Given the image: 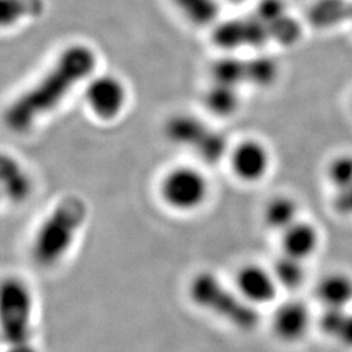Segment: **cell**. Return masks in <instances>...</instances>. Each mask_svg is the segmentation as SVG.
Returning a JSON list of instances; mask_svg holds the SVG:
<instances>
[{
    "mask_svg": "<svg viewBox=\"0 0 352 352\" xmlns=\"http://www.w3.org/2000/svg\"><path fill=\"white\" fill-rule=\"evenodd\" d=\"M230 162L234 174L245 183L263 180L272 164L270 153L258 140H244L231 151Z\"/></svg>",
    "mask_w": 352,
    "mask_h": 352,
    "instance_id": "8",
    "label": "cell"
},
{
    "mask_svg": "<svg viewBox=\"0 0 352 352\" xmlns=\"http://www.w3.org/2000/svg\"><path fill=\"white\" fill-rule=\"evenodd\" d=\"M349 311L350 309L324 308L322 314L318 317V329L321 333L331 340H337Z\"/></svg>",
    "mask_w": 352,
    "mask_h": 352,
    "instance_id": "21",
    "label": "cell"
},
{
    "mask_svg": "<svg viewBox=\"0 0 352 352\" xmlns=\"http://www.w3.org/2000/svg\"><path fill=\"white\" fill-rule=\"evenodd\" d=\"M337 342L349 350H352V311L347 312L344 324L340 329V336L337 337Z\"/></svg>",
    "mask_w": 352,
    "mask_h": 352,
    "instance_id": "23",
    "label": "cell"
},
{
    "mask_svg": "<svg viewBox=\"0 0 352 352\" xmlns=\"http://www.w3.org/2000/svg\"><path fill=\"white\" fill-rule=\"evenodd\" d=\"M176 12L189 25L208 28L219 23L221 1L219 0H171Z\"/></svg>",
    "mask_w": 352,
    "mask_h": 352,
    "instance_id": "14",
    "label": "cell"
},
{
    "mask_svg": "<svg viewBox=\"0 0 352 352\" xmlns=\"http://www.w3.org/2000/svg\"><path fill=\"white\" fill-rule=\"evenodd\" d=\"M232 1H243V0H232Z\"/></svg>",
    "mask_w": 352,
    "mask_h": 352,
    "instance_id": "25",
    "label": "cell"
},
{
    "mask_svg": "<svg viewBox=\"0 0 352 352\" xmlns=\"http://www.w3.org/2000/svg\"><path fill=\"white\" fill-rule=\"evenodd\" d=\"M316 298L324 308L349 309L352 302V277L344 272H331L316 285Z\"/></svg>",
    "mask_w": 352,
    "mask_h": 352,
    "instance_id": "11",
    "label": "cell"
},
{
    "mask_svg": "<svg viewBox=\"0 0 352 352\" xmlns=\"http://www.w3.org/2000/svg\"><path fill=\"white\" fill-rule=\"evenodd\" d=\"M320 245V232L317 227L309 222L298 221L282 232L283 254L305 261L315 254Z\"/></svg>",
    "mask_w": 352,
    "mask_h": 352,
    "instance_id": "12",
    "label": "cell"
},
{
    "mask_svg": "<svg viewBox=\"0 0 352 352\" xmlns=\"http://www.w3.org/2000/svg\"><path fill=\"white\" fill-rule=\"evenodd\" d=\"M189 296L196 305L240 331H252L261 321L257 307L243 299L236 289L226 287L213 273L196 274L189 283Z\"/></svg>",
    "mask_w": 352,
    "mask_h": 352,
    "instance_id": "3",
    "label": "cell"
},
{
    "mask_svg": "<svg viewBox=\"0 0 352 352\" xmlns=\"http://www.w3.org/2000/svg\"><path fill=\"white\" fill-rule=\"evenodd\" d=\"M272 273L276 278L278 286L286 289H299L307 278L304 261L287 254H282L278 258L274 263Z\"/></svg>",
    "mask_w": 352,
    "mask_h": 352,
    "instance_id": "17",
    "label": "cell"
},
{
    "mask_svg": "<svg viewBox=\"0 0 352 352\" xmlns=\"http://www.w3.org/2000/svg\"><path fill=\"white\" fill-rule=\"evenodd\" d=\"M164 136L177 146L193 151L208 164H219L228 151L226 138L219 131L190 113H176L168 118Z\"/></svg>",
    "mask_w": 352,
    "mask_h": 352,
    "instance_id": "4",
    "label": "cell"
},
{
    "mask_svg": "<svg viewBox=\"0 0 352 352\" xmlns=\"http://www.w3.org/2000/svg\"><path fill=\"white\" fill-rule=\"evenodd\" d=\"M334 209L342 215L352 217V184L344 189L337 190L334 197Z\"/></svg>",
    "mask_w": 352,
    "mask_h": 352,
    "instance_id": "22",
    "label": "cell"
},
{
    "mask_svg": "<svg viewBox=\"0 0 352 352\" xmlns=\"http://www.w3.org/2000/svg\"><path fill=\"white\" fill-rule=\"evenodd\" d=\"M311 327V312L299 300H289L278 307L272 318V329L278 340L287 344L304 340Z\"/></svg>",
    "mask_w": 352,
    "mask_h": 352,
    "instance_id": "9",
    "label": "cell"
},
{
    "mask_svg": "<svg viewBox=\"0 0 352 352\" xmlns=\"http://www.w3.org/2000/svg\"><path fill=\"white\" fill-rule=\"evenodd\" d=\"M0 182L4 196L14 204L25 201L32 193L30 176L12 155L0 158Z\"/></svg>",
    "mask_w": 352,
    "mask_h": 352,
    "instance_id": "13",
    "label": "cell"
},
{
    "mask_svg": "<svg viewBox=\"0 0 352 352\" xmlns=\"http://www.w3.org/2000/svg\"><path fill=\"white\" fill-rule=\"evenodd\" d=\"M277 64L266 56H258L247 62V82L264 88L272 85L277 78Z\"/></svg>",
    "mask_w": 352,
    "mask_h": 352,
    "instance_id": "19",
    "label": "cell"
},
{
    "mask_svg": "<svg viewBox=\"0 0 352 352\" xmlns=\"http://www.w3.org/2000/svg\"><path fill=\"white\" fill-rule=\"evenodd\" d=\"M6 352H38L33 343L19 344V346H10L6 349Z\"/></svg>",
    "mask_w": 352,
    "mask_h": 352,
    "instance_id": "24",
    "label": "cell"
},
{
    "mask_svg": "<svg viewBox=\"0 0 352 352\" xmlns=\"http://www.w3.org/2000/svg\"><path fill=\"white\" fill-rule=\"evenodd\" d=\"M88 217V206L77 196H68L59 202L38 228L32 256L36 264L52 267L71 251L76 238Z\"/></svg>",
    "mask_w": 352,
    "mask_h": 352,
    "instance_id": "2",
    "label": "cell"
},
{
    "mask_svg": "<svg viewBox=\"0 0 352 352\" xmlns=\"http://www.w3.org/2000/svg\"><path fill=\"white\" fill-rule=\"evenodd\" d=\"M160 193L166 205L177 212H193L206 201L209 183L201 171L180 166L164 175Z\"/></svg>",
    "mask_w": 352,
    "mask_h": 352,
    "instance_id": "6",
    "label": "cell"
},
{
    "mask_svg": "<svg viewBox=\"0 0 352 352\" xmlns=\"http://www.w3.org/2000/svg\"><path fill=\"white\" fill-rule=\"evenodd\" d=\"M204 106L217 118H230L240 109L239 88L210 82L204 93Z\"/></svg>",
    "mask_w": 352,
    "mask_h": 352,
    "instance_id": "15",
    "label": "cell"
},
{
    "mask_svg": "<svg viewBox=\"0 0 352 352\" xmlns=\"http://www.w3.org/2000/svg\"><path fill=\"white\" fill-rule=\"evenodd\" d=\"M236 291L252 305H265L277 296L278 283L272 272L258 265H245L240 269L235 279Z\"/></svg>",
    "mask_w": 352,
    "mask_h": 352,
    "instance_id": "10",
    "label": "cell"
},
{
    "mask_svg": "<svg viewBox=\"0 0 352 352\" xmlns=\"http://www.w3.org/2000/svg\"><path fill=\"white\" fill-rule=\"evenodd\" d=\"M0 318L1 338L6 347L32 343L33 299L24 282L14 278L3 282Z\"/></svg>",
    "mask_w": 352,
    "mask_h": 352,
    "instance_id": "5",
    "label": "cell"
},
{
    "mask_svg": "<svg viewBox=\"0 0 352 352\" xmlns=\"http://www.w3.org/2000/svg\"><path fill=\"white\" fill-rule=\"evenodd\" d=\"M98 55L88 43L74 42L60 51L50 67L13 100L4 113L7 126L24 133L55 111L76 88L97 72Z\"/></svg>",
    "mask_w": 352,
    "mask_h": 352,
    "instance_id": "1",
    "label": "cell"
},
{
    "mask_svg": "<svg viewBox=\"0 0 352 352\" xmlns=\"http://www.w3.org/2000/svg\"><path fill=\"white\" fill-rule=\"evenodd\" d=\"M212 82L225 84L239 88L247 82V62H243L235 56H225L214 62L210 68Z\"/></svg>",
    "mask_w": 352,
    "mask_h": 352,
    "instance_id": "18",
    "label": "cell"
},
{
    "mask_svg": "<svg viewBox=\"0 0 352 352\" xmlns=\"http://www.w3.org/2000/svg\"><path fill=\"white\" fill-rule=\"evenodd\" d=\"M351 109H352V100H351Z\"/></svg>",
    "mask_w": 352,
    "mask_h": 352,
    "instance_id": "26",
    "label": "cell"
},
{
    "mask_svg": "<svg viewBox=\"0 0 352 352\" xmlns=\"http://www.w3.org/2000/svg\"><path fill=\"white\" fill-rule=\"evenodd\" d=\"M327 177L336 190L352 184V154H340L330 160L327 166Z\"/></svg>",
    "mask_w": 352,
    "mask_h": 352,
    "instance_id": "20",
    "label": "cell"
},
{
    "mask_svg": "<svg viewBox=\"0 0 352 352\" xmlns=\"http://www.w3.org/2000/svg\"><path fill=\"white\" fill-rule=\"evenodd\" d=\"M264 221L269 228L282 234L299 221L298 202L289 196L273 197L265 206Z\"/></svg>",
    "mask_w": 352,
    "mask_h": 352,
    "instance_id": "16",
    "label": "cell"
},
{
    "mask_svg": "<svg viewBox=\"0 0 352 352\" xmlns=\"http://www.w3.org/2000/svg\"><path fill=\"white\" fill-rule=\"evenodd\" d=\"M82 87L84 103L96 119L113 122L126 111L129 93L119 76L96 72Z\"/></svg>",
    "mask_w": 352,
    "mask_h": 352,
    "instance_id": "7",
    "label": "cell"
}]
</instances>
